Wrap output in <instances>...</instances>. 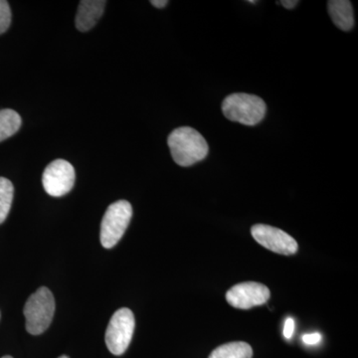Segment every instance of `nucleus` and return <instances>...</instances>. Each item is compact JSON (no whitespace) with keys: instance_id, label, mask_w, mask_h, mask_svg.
<instances>
[{"instance_id":"1","label":"nucleus","mask_w":358,"mask_h":358,"mask_svg":"<svg viewBox=\"0 0 358 358\" xmlns=\"http://www.w3.org/2000/svg\"><path fill=\"white\" fill-rule=\"evenodd\" d=\"M167 143L174 162L180 166H193L208 155V145L203 136L189 127L174 129Z\"/></svg>"},{"instance_id":"2","label":"nucleus","mask_w":358,"mask_h":358,"mask_svg":"<svg viewBox=\"0 0 358 358\" xmlns=\"http://www.w3.org/2000/svg\"><path fill=\"white\" fill-rule=\"evenodd\" d=\"M222 112L229 121L255 126L265 117L267 106L260 96L235 93L226 96L222 103Z\"/></svg>"},{"instance_id":"3","label":"nucleus","mask_w":358,"mask_h":358,"mask_svg":"<svg viewBox=\"0 0 358 358\" xmlns=\"http://www.w3.org/2000/svg\"><path fill=\"white\" fill-rule=\"evenodd\" d=\"M55 299L50 289L41 287L26 301L24 315L26 331L33 336L43 334L53 320Z\"/></svg>"},{"instance_id":"4","label":"nucleus","mask_w":358,"mask_h":358,"mask_svg":"<svg viewBox=\"0 0 358 358\" xmlns=\"http://www.w3.org/2000/svg\"><path fill=\"white\" fill-rule=\"evenodd\" d=\"M133 216V207L126 200L112 203L108 207L101 223V243L110 249L124 236Z\"/></svg>"},{"instance_id":"5","label":"nucleus","mask_w":358,"mask_h":358,"mask_svg":"<svg viewBox=\"0 0 358 358\" xmlns=\"http://www.w3.org/2000/svg\"><path fill=\"white\" fill-rule=\"evenodd\" d=\"M136 320L129 308H122L113 315L106 331L108 350L114 355H122L128 350L133 338Z\"/></svg>"},{"instance_id":"6","label":"nucleus","mask_w":358,"mask_h":358,"mask_svg":"<svg viewBox=\"0 0 358 358\" xmlns=\"http://www.w3.org/2000/svg\"><path fill=\"white\" fill-rule=\"evenodd\" d=\"M75 169L69 162L56 159L45 169L42 183L50 196L61 197L69 193L75 185Z\"/></svg>"},{"instance_id":"7","label":"nucleus","mask_w":358,"mask_h":358,"mask_svg":"<svg viewBox=\"0 0 358 358\" xmlns=\"http://www.w3.org/2000/svg\"><path fill=\"white\" fill-rule=\"evenodd\" d=\"M251 233L259 244L275 253L289 256L298 251L299 245L296 240L279 228L257 224L252 227Z\"/></svg>"},{"instance_id":"8","label":"nucleus","mask_w":358,"mask_h":358,"mask_svg":"<svg viewBox=\"0 0 358 358\" xmlns=\"http://www.w3.org/2000/svg\"><path fill=\"white\" fill-rule=\"evenodd\" d=\"M270 289L260 282H240L226 293V300L233 308L249 310L265 305L270 299Z\"/></svg>"},{"instance_id":"9","label":"nucleus","mask_w":358,"mask_h":358,"mask_svg":"<svg viewBox=\"0 0 358 358\" xmlns=\"http://www.w3.org/2000/svg\"><path fill=\"white\" fill-rule=\"evenodd\" d=\"M107 1L103 0H82L78 7L76 27L79 31L91 30L102 17Z\"/></svg>"},{"instance_id":"10","label":"nucleus","mask_w":358,"mask_h":358,"mask_svg":"<svg viewBox=\"0 0 358 358\" xmlns=\"http://www.w3.org/2000/svg\"><path fill=\"white\" fill-rule=\"evenodd\" d=\"M327 7L334 24L343 31H350L355 25L352 2L348 0H331L327 2Z\"/></svg>"},{"instance_id":"11","label":"nucleus","mask_w":358,"mask_h":358,"mask_svg":"<svg viewBox=\"0 0 358 358\" xmlns=\"http://www.w3.org/2000/svg\"><path fill=\"white\" fill-rule=\"evenodd\" d=\"M253 350L244 341L226 343L218 346L211 352L209 358H252Z\"/></svg>"},{"instance_id":"12","label":"nucleus","mask_w":358,"mask_h":358,"mask_svg":"<svg viewBox=\"0 0 358 358\" xmlns=\"http://www.w3.org/2000/svg\"><path fill=\"white\" fill-rule=\"evenodd\" d=\"M21 124H22V120L15 110H0V141H3L17 133Z\"/></svg>"},{"instance_id":"13","label":"nucleus","mask_w":358,"mask_h":358,"mask_svg":"<svg viewBox=\"0 0 358 358\" xmlns=\"http://www.w3.org/2000/svg\"><path fill=\"white\" fill-rule=\"evenodd\" d=\"M14 187L9 179L0 178V224L6 221L13 204Z\"/></svg>"},{"instance_id":"14","label":"nucleus","mask_w":358,"mask_h":358,"mask_svg":"<svg viewBox=\"0 0 358 358\" xmlns=\"http://www.w3.org/2000/svg\"><path fill=\"white\" fill-rule=\"evenodd\" d=\"M11 23V10L8 2L0 0V34L8 29Z\"/></svg>"},{"instance_id":"15","label":"nucleus","mask_w":358,"mask_h":358,"mask_svg":"<svg viewBox=\"0 0 358 358\" xmlns=\"http://www.w3.org/2000/svg\"><path fill=\"white\" fill-rule=\"evenodd\" d=\"M320 341H322V336L319 333L308 334L303 336V343L308 345H317Z\"/></svg>"},{"instance_id":"16","label":"nucleus","mask_w":358,"mask_h":358,"mask_svg":"<svg viewBox=\"0 0 358 358\" xmlns=\"http://www.w3.org/2000/svg\"><path fill=\"white\" fill-rule=\"evenodd\" d=\"M294 331V320L292 317H288L285 322L284 326V336L287 339H291L293 336Z\"/></svg>"},{"instance_id":"17","label":"nucleus","mask_w":358,"mask_h":358,"mask_svg":"<svg viewBox=\"0 0 358 358\" xmlns=\"http://www.w3.org/2000/svg\"><path fill=\"white\" fill-rule=\"evenodd\" d=\"M279 3H282L285 8L293 9L298 6L299 1L298 0H284V1L279 2Z\"/></svg>"},{"instance_id":"18","label":"nucleus","mask_w":358,"mask_h":358,"mask_svg":"<svg viewBox=\"0 0 358 358\" xmlns=\"http://www.w3.org/2000/svg\"><path fill=\"white\" fill-rule=\"evenodd\" d=\"M150 3L157 7V8H164V7L169 4V1L167 0H152V1H150Z\"/></svg>"},{"instance_id":"19","label":"nucleus","mask_w":358,"mask_h":358,"mask_svg":"<svg viewBox=\"0 0 358 358\" xmlns=\"http://www.w3.org/2000/svg\"><path fill=\"white\" fill-rule=\"evenodd\" d=\"M59 358H69L67 357V355H62V357H60Z\"/></svg>"},{"instance_id":"20","label":"nucleus","mask_w":358,"mask_h":358,"mask_svg":"<svg viewBox=\"0 0 358 358\" xmlns=\"http://www.w3.org/2000/svg\"><path fill=\"white\" fill-rule=\"evenodd\" d=\"M249 3H257V1H251V0H250V1H248Z\"/></svg>"},{"instance_id":"21","label":"nucleus","mask_w":358,"mask_h":358,"mask_svg":"<svg viewBox=\"0 0 358 358\" xmlns=\"http://www.w3.org/2000/svg\"><path fill=\"white\" fill-rule=\"evenodd\" d=\"M2 358H13V357H9V355H6V357H3Z\"/></svg>"}]
</instances>
